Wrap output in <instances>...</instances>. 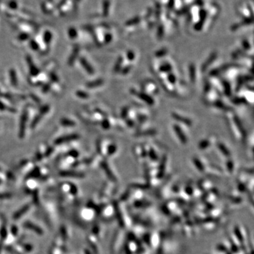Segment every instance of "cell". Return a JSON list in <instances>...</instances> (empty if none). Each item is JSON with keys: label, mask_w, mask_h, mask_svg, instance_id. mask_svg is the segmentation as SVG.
Instances as JSON below:
<instances>
[{"label": "cell", "mask_w": 254, "mask_h": 254, "mask_svg": "<svg viewBox=\"0 0 254 254\" xmlns=\"http://www.w3.org/2000/svg\"><path fill=\"white\" fill-rule=\"evenodd\" d=\"M128 114H129V109L127 107H125L124 108L122 109V111H121V117H122L123 119H127V116H128Z\"/></svg>", "instance_id": "44dd1931"}, {"label": "cell", "mask_w": 254, "mask_h": 254, "mask_svg": "<svg viewBox=\"0 0 254 254\" xmlns=\"http://www.w3.org/2000/svg\"><path fill=\"white\" fill-rule=\"evenodd\" d=\"M131 93L133 95H135L137 97H138L140 100L143 101L144 102L147 103L149 105H153L155 104V100L149 94L144 93V92H138L136 90L131 89Z\"/></svg>", "instance_id": "6da1fadb"}, {"label": "cell", "mask_w": 254, "mask_h": 254, "mask_svg": "<svg viewBox=\"0 0 254 254\" xmlns=\"http://www.w3.org/2000/svg\"><path fill=\"white\" fill-rule=\"evenodd\" d=\"M82 64L83 65V67L86 68L87 71H88V73H90V74H93V69H92L91 67H90V65L88 64V62H87L86 60H82Z\"/></svg>", "instance_id": "d6986e66"}, {"label": "cell", "mask_w": 254, "mask_h": 254, "mask_svg": "<svg viewBox=\"0 0 254 254\" xmlns=\"http://www.w3.org/2000/svg\"><path fill=\"white\" fill-rule=\"evenodd\" d=\"M143 89L145 90V91L150 93L157 94L158 93V90L156 85L153 81H146V83L144 84Z\"/></svg>", "instance_id": "277c9868"}, {"label": "cell", "mask_w": 254, "mask_h": 254, "mask_svg": "<svg viewBox=\"0 0 254 254\" xmlns=\"http://www.w3.org/2000/svg\"><path fill=\"white\" fill-rule=\"evenodd\" d=\"M133 58H134V55H133V54L132 53H130L128 55V59L129 60H133Z\"/></svg>", "instance_id": "83f0119b"}, {"label": "cell", "mask_w": 254, "mask_h": 254, "mask_svg": "<svg viewBox=\"0 0 254 254\" xmlns=\"http://www.w3.org/2000/svg\"><path fill=\"white\" fill-rule=\"evenodd\" d=\"M193 162H194V164L195 166H196V167L197 168L200 172H203L205 171L204 165L203 164V162H202L198 158H194V159H193Z\"/></svg>", "instance_id": "8fae6325"}, {"label": "cell", "mask_w": 254, "mask_h": 254, "mask_svg": "<svg viewBox=\"0 0 254 254\" xmlns=\"http://www.w3.org/2000/svg\"><path fill=\"white\" fill-rule=\"evenodd\" d=\"M156 133V131H155L154 129H150L148 130V131H145L144 132H139L138 133V136H147V135H153L155 133Z\"/></svg>", "instance_id": "ffe728a7"}, {"label": "cell", "mask_w": 254, "mask_h": 254, "mask_svg": "<svg viewBox=\"0 0 254 254\" xmlns=\"http://www.w3.org/2000/svg\"><path fill=\"white\" fill-rule=\"evenodd\" d=\"M167 80L168 81V82L170 84H171L172 86V85H175L176 83H177V76H175V74H173L172 73H169L167 74Z\"/></svg>", "instance_id": "5bb4252c"}, {"label": "cell", "mask_w": 254, "mask_h": 254, "mask_svg": "<svg viewBox=\"0 0 254 254\" xmlns=\"http://www.w3.org/2000/svg\"><path fill=\"white\" fill-rule=\"evenodd\" d=\"M24 227H26V228H28V229H31V230H33L34 232L38 233V234H42L43 233V230H42L40 228L38 227V226L35 225V224L31 223V222H25V223H24Z\"/></svg>", "instance_id": "52a82bcc"}, {"label": "cell", "mask_w": 254, "mask_h": 254, "mask_svg": "<svg viewBox=\"0 0 254 254\" xmlns=\"http://www.w3.org/2000/svg\"><path fill=\"white\" fill-rule=\"evenodd\" d=\"M62 175H64V176H69V177H81V175L77 173H75V172H71V173H70V172H64V173H62Z\"/></svg>", "instance_id": "cb8c5ba5"}, {"label": "cell", "mask_w": 254, "mask_h": 254, "mask_svg": "<svg viewBox=\"0 0 254 254\" xmlns=\"http://www.w3.org/2000/svg\"><path fill=\"white\" fill-rule=\"evenodd\" d=\"M104 169H105L106 173H107V175H108L109 178L112 181V182H116V177H114V175L112 174V171L110 170V169L109 168V167L107 166V165H105V166H104Z\"/></svg>", "instance_id": "9a60e30c"}, {"label": "cell", "mask_w": 254, "mask_h": 254, "mask_svg": "<svg viewBox=\"0 0 254 254\" xmlns=\"http://www.w3.org/2000/svg\"><path fill=\"white\" fill-rule=\"evenodd\" d=\"M166 163H167V158L166 156H163L162 160L160 162V166L158 168V178L161 179L162 178L163 175H165V168H166Z\"/></svg>", "instance_id": "5b68a950"}, {"label": "cell", "mask_w": 254, "mask_h": 254, "mask_svg": "<svg viewBox=\"0 0 254 254\" xmlns=\"http://www.w3.org/2000/svg\"><path fill=\"white\" fill-rule=\"evenodd\" d=\"M234 162H233L232 160H228L227 162V167L228 170H229L230 172H233V170H234Z\"/></svg>", "instance_id": "7402d4cb"}, {"label": "cell", "mask_w": 254, "mask_h": 254, "mask_svg": "<svg viewBox=\"0 0 254 254\" xmlns=\"http://www.w3.org/2000/svg\"><path fill=\"white\" fill-rule=\"evenodd\" d=\"M147 155L150 158L151 160H153V162L158 160V156L153 148H150L147 151Z\"/></svg>", "instance_id": "4fadbf2b"}, {"label": "cell", "mask_w": 254, "mask_h": 254, "mask_svg": "<svg viewBox=\"0 0 254 254\" xmlns=\"http://www.w3.org/2000/svg\"><path fill=\"white\" fill-rule=\"evenodd\" d=\"M126 123L127 126H128V127H131H131L134 126V125H135L134 121H133V120H132L131 119H126Z\"/></svg>", "instance_id": "d4e9b609"}, {"label": "cell", "mask_w": 254, "mask_h": 254, "mask_svg": "<svg viewBox=\"0 0 254 254\" xmlns=\"http://www.w3.org/2000/svg\"><path fill=\"white\" fill-rule=\"evenodd\" d=\"M160 72L164 73V74H169L172 71V67L170 64H164L161 65L159 68Z\"/></svg>", "instance_id": "7c38bea8"}, {"label": "cell", "mask_w": 254, "mask_h": 254, "mask_svg": "<svg viewBox=\"0 0 254 254\" xmlns=\"http://www.w3.org/2000/svg\"><path fill=\"white\" fill-rule=\"evenodd\" d=\"M116 145L115 144H112V145H111L109 147L108 153L109 155H113L116 152Z\"/></svg>", "instance_id": "603a6c76"}, {"label": "cell", "mask_w": 254, "mask_h": 254, "mask_svg": "<svg viewBox=\"0 0 254 254\" xmlns=\"http://www.w3.org/2000/svg\"><path fill=\"white\" fill-rule=\"evenodd\" d=\"M131 67H132L131 66H128V67H125L124 69H123V70L122 71V74L123 75H126L128 72H129L130 70H131Z\"/></svg>", "instance_id": "484cf974"}, {"label": "cell", "mask_w": 254, "mask_h": 254, "mask_svg": "<svg viewBox=\"0 0 254 254\" xmlns=\"http://www.w3.org/2000/svg\"><path fill=\"white\" fill-rule=\"evenodd\" d=\"M173 130L175 133L177 134V138H179L180 142L183 144H187L188 142V138L187 136L185 135V133H184V131H182V128L179 125L175 124L173 126Z\"/></svg>", "instance_id": "7a4b0ae2"}, {"label": "cell", "mask_w": 254, "mask_h": 254, "mask_svg": "<svg viewBox=\"0 0 254 254\" xmlns=\"http://www.w3.org/2000/svg\"><path fill=\"white\" fill-rule=\"evenodd\" d=\"M172 116L174 119H175L176 121H179V122L184 123V124L187 125V126H192L193 122L190 119H189V118L187 117H185V116L182 115H180V114H177V112H172Z\"/></svg>", "instance_id": "3957f363"}, {"label": "cell", "mask_w": 254, "mask_h": 254, "mask_svg": "<svg viewBox=\"0 0 254 254\" xmlns=\"http://www.w3.org/2000/svg\"><path fill=\"white\" fill-rule=\"evenodd\" d=\"M28 208H29V206H26L25 207H24V208H21V209L19 210V211H18V212H17V213H15L14 216H13V217H14V219H18V218H19V217L21 216V215H23V214L25 213L28 210Z\"/></svg>", "instance_id": "2e32d148"}, {"label": "cell", "mask_w": 254, "mask_h": 254, "mask_svg": "<svg viewBox=\"0 0 254 254\" xmlns=\"http://www.w3.org/2000/svg\"><path fill=\"white\" fill-rule=\"evenodd\" d=\"M189 78H190V81L192 83H194L196 81V67H195L194 64H191L189 66Z\"/></svg>", "instance_id": "9c48e42d"}, {"label": "cell", "mask_w": 254, "mask_h": 254, "mask_svg": "<svg viewBox=\"0 0 254 254\" xmlns=\"http://www.w3.org/2000/svg\"><path fill=\"white\" fill-rule=\"evenodd\" d=\"M75 138H76V137L75 136V135H71V136H67V137H62V138H59L58 140H57L56 143L60 144V143H62L67 142V140H72V139H74Z\"/></svg>", "instance_id": "e0dca14e"}, {"label": "cell", "mask_w": 254, "mask_h": 254, "mask_svg": "<svg viewBox=\"0 0 254 254\" xmlns=\"http://www.w3.org/2000/svg\"><path fill=\"white\" fill-rule=\"evenodd\" d=\"M102 123H103V124H102V126H103V127L105 128H108L109 126H110V124H109V122L108 121H104Z\"/></svg>", "instance_id": "4316f807"}, {"label": "cell", "mask_w": 254, "mask_h": 254, "mask_svg": "<svg viewBox=\"0 0 254 254\" xmlns=\"http://www.w3.org/2000/svg\"><path fill=\"white\" fill-rule=\"evenodd\" d=\"M102 83H103V81H102V80H97V81L89 83H88V86L90 87V88H95V87L101 86Z\"/></svg>", "instance_id": "ac0fdd59"}, {"label": "cell", "mask_w": 254, "mask_h": 254, "mask_svg": "<svg viewBox=\"0 0 254 254\" xmlns=\"http://www.w3.org/2000/svg\"><path fill=\"white\" fill-rule=\"evenodd\" d=\"M217 147L219 150L221 151V153H222L224 156H226V157H229V156H230V151H229V150L227 148V146L224 145L223 143H218L217 144Z\"/></svg>", "instance_id": "8992f818"}, {"label": "cell", "mask_w": 254, "mask_h": 254, "mask_svg": "<svg viewBox=\"0 0 254 254\" xmlns=\"http://www.w3.org/2000/svg\"><path fill=\"white\" fill-rule=\"evenodd\" d=\"M222 87L224 93L228 95V96H229V95H231V93H232V86H231L230 83L228 82L227 81L224 80V81L222 82Z\"/></svg>", "instance_id": "ba28073f"}, {"label": "cell", "mask_w": 254, "mask_h": 254, "mask_svg": "<svg viewBox=\"0 0 254 254\" xmlns=\"http://www.w3.org/2000/svg\"><path fill=\"white\" fill-rule=\"evenodd\" d=\"M212 140L210 138H206L204 140H202L201 142H200V143L198 144V148L201 150H205L208 148L209 146L211 145Z\"/></svg>", "instance_id": "30bf717a"}]
</instances>
